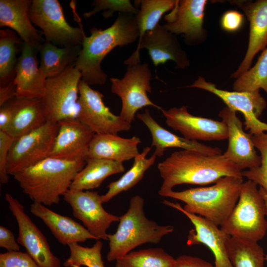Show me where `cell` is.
I'll use <instances>...</instances> for the list:
<instances>
[{
	"instance_id": "6da1fadb",
	"label": "cell",
	"mask_w": 267,
	"mask_h": 267,
	"mask_svg": "<svg viewBox=\"0 0 267 267\" xmlns=\"http://www.w3.org/2000/svg\"><path fill=\"white\" fill-rule=\"evenodd\" d=\"M158 169L163 179L158 191L161 196L179 184L204 185L224 177H243L242 171L222 154L208 155L190 150L173 152L158 163Z\"/></svg>"
},
{
	"instance_id": "7a4b0ae2",
	"label": "cell",
	"mask_w": 267,
	"mask_h": 267,
	"mask_svg": "<svg viewBox=\"0 0 267 267\" xmlns=\"http://www.w3.org/2000/svg\"><path fill=\"white\" fill-rule=\"evenodd\" d=\"M90 35L84 36L82 49L75 62L81 80L90 85H102L107 75L101 68L105 56L117 46L127 45L139 38L135 15L120 13L112 25L105 29L92 28Z\"/></svg>"
},
{
	"instance_id": "3957f363",
	"label": "cell",
	"mask_w": 267,
	"mask_h": 267,
	"mask_svg": "<svg viewBox=\"0 0 267 267\" xmlns=\"http://www.w3.org/2000/svg\"><path fill=\"white\" fill-rule=\"evenodd\" d=\"M84 161H68L49 157L13 176L23 192L33 202L45 206L58 204L70 189Z\"/></svg>"
},
{
	"instance_id": "277c9868",
	"label": "cell",
	"mask_w": 267,
	"mask_h": 267,
	"mask_svg": "<svg viewBox=\"0 0 267 267\" xmlns=\"http://www.w3.org/2000/svg\"><path fill=\"white\" fill-rule=\"evenodd\" d=\"M243 178L222 177L213 185L191 188L181 191L173 190L163 197L184 202L187 212L201 216L218 226L228 219L239 198Z\"/></svg>"
},
{
	"instance_id": "5b68a950",
	"label": "cell",
	"mask_w": 267,
	"mask_h": 267,
	"mask_svg": "<svg viewBox=\"0 0 267 267\" xmlns=\"http://www.w3.org/2000/svg\"><path fill=\"white\" fill-rule=\"evenodd\" d=\"M144 204L142 197L133 196L127 212L119 217L116 231L108 234V261H116L144 243L157 244L174 231L172 225H160L147 219L143 210Z\"/></svg>"
},
{
	"instance_id": "8992f818",
	"label": "cell",
	"mask_w": 267,
	"mask_h": 267,
	"mask_svg": "<svg viewBox=\"0 0 267 267\" xmlns=\"http://www.w3.org/2000/svg\"><path fill=\"white\" fill-rule=\"evenodd\" d=\"M257 185L249 179L243 182L234 208L220 226L227 236L255 242L265 236L267 208Z\"/></svg>"
},
{
	"instance_id": "52a82bcc",
	"label": "cell",
	"mask_w": 267,
	"mask_h": 267,
	"mask_svg": "<svg viewBox=\"0 0 267 267\" xmlns=\"http://www.w3.org/2000/svg\"><path fill=\"white\" fill-rule=\"evenodd\" d=\"M81 78L74 63L60 74L47 79L42 100L47 121L59 123L77 119Z\"/></svg>"
},
{
	"instance_id": "ba28073f",
	"label": "cell",
	"mask_w": 267,
	"mask_h": 267,
	"mask_svg": "<svg viewBox=\"0 0 267 267\" xmlns=\"http://www.w3.org/2000/svg\"><path fill=\"white\" fill-rule=\"evenodd\" d=\"M151 71L147 63L140 62L127 65L126 72L122 79L111 78V92L118 95L122 101L120 116L131 124L137 112L146 106L162 108L153 103L147 95L151 93Z\"/></svg>"
},
{
	"instance_id": "9c48e42d",
	"label": "cell",
	"mask_w": 267,
	"mask_h": 267,
	"mask_svg": "<svg viewBox=\"0 0 267 267\" xmlns=\"http://www.w3.org/2000/svg\"><path fill=\"white\" fill-rule=\"evenodd\" d=\"M32 23L42 30L45 41L61 47L82 45L85 34L66 20L57 0H33L29 10Z\"/></svg>"
},
{
	"instance_id": "30bf717a",
	"label": "cell",
	"mask_w": 267,
	"mask_h": 267,
	"mask_svg": "<svg viewBox=\"0 0 267 267\" xmlns=\"http://www.w3.org/2000/svg\"><path fill=\"white\" fill-rule=\"evenodd\" d=\"M59 127V123L47 121L39 128L14 139L9 153L8 175L13 176L49 157Z\"/></svg>"
},
{
	"instance_id": "8fae6325",
	"label": "cell",
	"mask_w": 267,
	"mask_h": 267,
	"mask_svg": "<svg viewBox=\"0 0 267 267\" xmlns=\"http://www.w3.org/2000/svg\"><path fill=\"white\" fill-rule=\"evenodd\" d=\"M79 112L77 120L95 134H118L130 130L131 124L114 114L103 102V94L81 80L79 84Z\"/></svg>"
},
{
	"instance_id": "7c38bea8",
	"label": "cell",
	"mask_w": 267,
	"mask_h": 267,
	"mask_svg": "<svg viewBox=\"0 0 267 267\" xmlns=\"http://www.w3.org/2000/svg\"><path fill=\"white\" fill-rule=\"evenodd\" d=\"M188 88H195L210 92L235 111L242 113L244 117V125L252 135L267 132V124L259 118L266 108L267 102L260 93V90L254 91H228L221 89L202 77L199 78Z\"/></svg>"
},
{
	"instance_id": "4fadbf2b",
	"label": "cell",
	"mask_w": 267,
	"mask_h": 267,
	"mask_svg": "<svg viewBox=\"0 0 267 267\" xmlns=\"http://www.w3.org/2000/svg\"><path fill=\"white\" fill-rule=\"evenodd\" d=\"M63 199L71 207L74 217L91 235L97 240H108L107 230L112 222H119V217L104 209L97 192L70 189Z\"/></svg>"
},
{
	"instance_id": "5bb4252c",
	"label": "cell",
	"mask_w": 267,
	"mask_h": 267,
	"mask_svg": "<svg viewBox=\"0 0 267 267\" xmlns=\"http://www.w3.org/2000/svg\"><path fill=\"white\" fill-rule=\"evenodd\" d=\"M5 200L17 223L19 244L41 267H61L60 259L53 254L46 237L25 212L23 205L8 193Z\"/></svg>"
},
{
	"instance_id": "9a60e30c",
	"label": "cell",
	"mask_w": 267,
	"mask_h": 267,
	"mask_svg": "<svg viewBox=\"0 0 267 267\" xmlns=\"http://www.w3.org/2000/svg\"><path fill=\"white\" fill-rule=\"evenodd\" d=\"M145 48L155 67L167 61H174L178 68L184 69L189 66L186 52L180 44L176 35L158 24L153 30L146 32L138 41L136 50L126 60L128 65L140 62V50Z\"/></svg>"
},
{
	"instance_id": "2e32d148",
	"label": "cell",
	"mask_w": 267,
	"mask_h": 267,
	"mask_svg": "<svg viewBox=\"0 0 267 267\" xmlns=\"http://www.w3.org/2000/svg\"><path fill=\"white\" fill-rule=\"evenodd\" d=\"M161 111L167 125L179 131L187 139L198 141L227 139V127L223 121L192 115L184 106L167 110L162 109Z\"/></svg>"
},
{
	"instance_id": "e0dca14e",
	"label": "cell",
	"mask_w": 267,
	"mask_h": 267,
	"mask_svg": "<svg viewBox=\"0 0 267 267\" xmlns=\"http://www.w3.org/2000/svg\"><path fill=\"white\" fill-rule=\"evenodd\" d=\"M162 203L185 215L194 226L187 236V245L204 244L212 252L215 267H234L228 255L226 239L227 236L219 227L204 218L186 211L178 203L164 199Z\"/></svg>"
},
{
	"instance_id": "ac0fdd59",
	"label": "cell",
	"mask_w": 267,
	"mask_h": 267,
	"mask_svg": "<svg viewBox=\"0 0 267 267\" xmlns=\"http://www.w3.org/2000/svg\"><path fill=\"white\" fill-rule=\"evenodd\" d=\"M219 116L226 124L228 131V146L222 155L241 171L259 166L261 158L255 150L253 135L244 132L236 112L225 107L220 112Z\"/></svg>"
},
{
	"instance_id": "d6986e66",
	"label": "cell",
	"mask_w": 267,
	"mask_h": 267,
	"mask_svg": "<svg viewBox=\"0 0 267 267\" xmlns=\"http://www.w3.org/2000/svg\"><path fill=\"white\" fill-rule=\"evenodd\" d=\"M206 0H178L165 15L164 27L170 33L183 34L188 43L201 41L205 36L203 27Z\"/></svg>"
},
{
	"instance_id": "ffe728a7",
	"label": "cell",
	"mask_w": 267,
	"mask_h": 267,
	"mask_svg": "<svg viewBox=\"0 0 267 267\" xmlns=\"http://www.w3.org/2000/svg\"><path fill=\"white\" fill-rule=\"evenodd\" d=\"M59 125L49 157L68 161L87 162L89 159V145L95 133L77 119L61 121Z\"/></svg>"
},
{
	"instance_id": "44dd1931",
	"label": "cell",
	"mask_w": 267,
	"mask_h": 267,
	"mask_svg": "<svg viewBox=\"0 0 267 267\" xmlns=\"http://www.w3.org/2000/svg\"><path fill=\"white\" fill-rule=\"evenodd\" d=\"M250 23L247 50L243 60L231 77L237 79L251 67L259 52L267 47V0L237 2Z\"/></svg>"
},
{
	"instance_id": "7402d4cb",
	"label": "cell",
	"mask_w": 267,
	"mask_h": 267,
	"mask_svg": "<svg viewBox=\"0 0 267 267\" xmlns=\"http://www.w3.org/2000/svg\"><path fill=\"white\" fill-rule=\"evenodd\" d=\"M39 51L35 46L23 42L14 79L17 98L42 99L44 95L47 79L40 69Z\"/></svg>"
},
{
	"instance_id": "603a6c76",
	"label": "cell",
	"mask_w": 267,
	"mask_h": 267,
	"mask_svg": "<svg viewBox=\"0 0 267 267\" xmlns=\"http://www.w3.org/2000/svg\"><path fill=\"white\" fill-rule=\"evenodd\" d=\"M31 0H0V26L16 32L22 41L39 50L45 41L34 27L29 16Z\"/></svg>"
},
{
	"instance_id": "cb8c5ba5",
	"label": "cell",
	"mask_w": 267,
	"mask_h": 267,
	"mask_svg": "<svg viewBox=\"0 0 267 267\" xmlns=\"http://www.w3.org/2000/svg\"><path fill=\"white\" fill-rule=\"evenodd\" d=\"M30 211L44 222L63 245L85 242L88 239L97 240L86 227L72 218L60 215L42 204L33 202Z\"/></svg>"
},
{
	"instance_id": "d4e9b609",
	"label": "cell",
	"mask_w": 267,
	"mask_h": 267,
	"mask_svg": "<svg viewBox=\"0 0 267 267\" xmlns=\"http://www.w3.org/2000/svg\"><path fill=\"white\" fill-rule=\"evenodd\" d=\"M136 116L149 130L152 137L151 146L155 147L153 154L157 157H162L165 151L171 147L196 151L208 155L222 154V150L219 147L190 140L167 130L154 119L148 109L142 113H137Z\"/></svg>"
},
{
	"instance_id": "484cf974",
	"label": "cell",
	"mask_w": 267,
	"mask_h": 267,
	"mask_svg": "<svg viewBox=\"0 0 267 267\" xmlns=\"http://www.w3.org/2000/svg\"><path fill=\"white\" fill-rule=\"evenodd\" d=\"M141 142L135 136L123 138L118 134H95L89 145V157L123 163L140 153L138 146Z\"/></svg>"
},
{
	"instance_id": "4316f807",
	"label": "cell",
	"mask_w": 267,
	"mask_h": 267,
	"mask_svg": "<svg viewBox=\"0 0 267 267\" xmlns=\"http://www.w3.org/2000/svg\"><path fill=\"white\" fill-rule=\"evenodd\" d=\"M47 122L42 99L17 98L15 113L5 132L16 139Z\"/></svg>"
},
{
	"instance_id": "83f0119b",
	"label": "cell",
	"mask_w": 267,
	"mask_h": 267,
	"mask_svg": "<svg viewBox=\"0 0 267 267\" xmlns=\"http://www.w3.org/2000/svg\"><path fill=\"white\" fill-rule=\"evenodd\" d=\"M123 163L106 159L89 158L76 175L70 189L89 190L98 188L108 177L124 172Z\"/></svg>"
},
{
	"instance_id": "f1b7e54d",
	"label": "cell",
	"mask_w": 267,
	"mask_h": 267,
	"mask_svg": "<svg viewBox=\"0 0 267 267\" xmlns=\"http://www.w3.org/2000/svg\"><path fill=\"white\" fill-rule=\"evenodd\" d=\"M81 49L82 45L61 47L45 40L39 50L41 71L46 79L60 74L75 63Z\"/></svg>"
},
{
	"instance_id": "f546056e",
	"label": "cell",
	"mask_w": 267,
	"mask_h": 267,
	"mask_svg": "<svg viewBox=\"0 0 267 267\" xmlns=\"http://www.w3.org/2000/svg\"><path fill=\"white\" fill-rule=\"evenodd\" d=\"M150 150L151 147H145L134 158L132 167L119 179L109 184L107 191L101 195L103 203L109 202L120 193L130 190L142 179L145 172L153 165L157 158L154 154L146 158Z\"/></svg>"
},
{
	"instance_id": "4dcf8cb0",
	"label": "cell",
	"mask_w": 267,
	"mask_h": 267,
	"mask_svg": "<svg viewBox=\"0 0 267 267\" xmlns=\"http://www.w3.org/2000/svg\"><path fill=\"white\" fill-rule=\"evenodd\" d=\"M23 44L12 30H0V87L14 80L18 61L16 55L22 51Z\"/></svg>"
},
{
	"instance_id": "1f68e13d",
	"label": "cell",
	"mask_w": 267,
	"mask_h": 267,
	"mask_svg": "<svg viewBox=\"0 0 267 267\" xmlns=\"http://www.w3.org/2000/svg\"><path fill=\"white\" fill-rule=\"evenodd\" d=\"M226 246L234 267H264V250L258 242L227 236Z\"/></svg>"
},
{
	"instance_id": "d6a6232c",
	"label": "cell",
	"mask_w": 267,
	"mask_h": 267,
	"mask_svg": "<svg viewBox=\"0 0 267 267\" xmlns=\"http://www.w3.org/2000/svg\"><path fill=\"white\" fill-rule=\"evenodd\" d=\"M176 259L161 248L131 251L116 261L115 267H175Z\"/></svg>"
},
{
	"instance_id": "836d02e7",
	"label": "cell",
	"mask_w": 267,
	"mask_h": 267,
	"mask_svg": "<svg viewBox=\"0 0 267 267\" xmlns=\"http://www.w3.org/2000/svg\"><path fill=\"white\" fill-rule=\"evenodd\" d=\"M135 1L140 6V9L135 15L139 41L146 32L153 30L159 24L166 12L173 8L177 0H141Z\"/></svg>"
},
{
	"instance_id": "e575fe53",
	"label": "cell",
	"mask_w": 267,
	"mask_h": 267,
	"mask_svg": "<svg viewBox=\"0 0 267 267\" xmlns=\"http://www.w3.org/2000/svg\"><path fill=\"white\" fill-rule=\"evenodd\" d=\"M252 68L238 78L233 84L234 90L254 91L263 89L267 94V47Z\"/></svg>"
},
{
	"instance_id": "d590c367",
	"label": "cell",
	"mask_w": 267,
	"mask_h": 267,
	"mask_svg": "<svg viewBox=\"0 0 267 267\" xmlns=\"http://www.w3.org/2000/svg\"><path fill=\"white\" fill-rule=\"evenodd\" d=\"M102 242L96 240L90 247H84L78 243L68 245L69 257L64 262L65 267H105L102 259Z\"/></svg>"
},
{
	"instance_id": "8d00e7d4",
	"label": "cell",
	"mask_w": 267,
	"mask_h": 267,
	"mask_svg": "<svg viewBox=\"0 0 267 267\" xmlns=\"http://www.w3.org/2000/svg\"><path fill=\"white\" fill-rule=\"evenodd\" d=\"M254 146L260 152L259 166L242 171V176L262 187L267 193V132L252 135Z\"/></svg>"
},
{
	"instance_id": "74e56055",
	"label": "cell",
	"mask_w": 267,
	"mask_h": 267,
	"mask_svg": "<svg viewBox=\"0 0 267 267\" xmlns=\"http://www.w3.org/2000/svg\"><path fill=\"white\" fill-rule=\"evenodd\" d=\"M93 4L94 7L92 10L84 13V18H88L102 10L104 18L111 17L115 12L136 15L139 11L129 0H96Z\"/></svg>"
},
{
	"instance_id": "f35d334b",
	"label": "cell",
	"mask_w": 267,
	"mask_h": 267,
	"mask_svg": "<svg viewBox=\"0 0 267 267\" xmlns=\"http://www.w3.org/2000/svg\"><path fill=\"white\" fill-rule=\"evenodd\" d=\"M0 267H41L27 252L7 251L0 254Z\"/></svg>"
},
{
	"instance_id": "ab89813d",
	"label": "cell",
	"mask_w": 267,
	"mask_h": 267,
	"mask_svg": "<svg viewBox=\"0 0 267 267\" xmlns=\"http://www.w3.org/2000/svg\"><path fill=\"white\" fill-rule=\"evenodd\" d=\"M14 139L6 132L0 131V182L6 184L9 180L7 164L10 149Z\"/></svg>"
},
{
	"instance_id": "60d3db41",
	"label": "cell",
	"mask_w": 267,
	"mask_h": 267,
	"mask_svg": "<svg viewBox=\"0 0 267 267\" xmlns=\"http://www.w3.org/2000/svg\"><path fill=\"white\" fill-rule=\"evenodd\" d=\"M244 22L243 14L235 10H229L222 16L221 26L225 31L235 32L242 27Z\"/></svg>"
},
{
	"instance_id": "b9f144b4",
	"label": "cell",
	"mask_w": 267,
	"mask_h": 267,
	"mask_svg": "<svg viewBox=\"0 0 267 267\" xmlns=\"http://www.w3.org/2000/svg\"><path fill=\"white\" fill-rule=\"evenodd\" d=\"M17 102L15 97L0 106V131L5 132L10 125L15 113Z\"/></svg>"
},
{
	"instance_id": "7bdbcfd3",
	"label": "cell",
	"mask_w": 267,
	"mask_h": 267,
	"mask_svg": "<svg viewBox=\"0 0 267 267\" xmlns=\"http://www.w3.org/2000/svg\"><path fill=\"white\" fill-rule=\"evenodd\" d=\"M0 247L7 251H18L20 246L12 232L7 227L0 226Z\"/></svg>"
},
{
	"instance_id": "ee69618b",
	"label": "cell",
	"mask_w": 267,
	"mask_h": 267,
	"mask_svg": "<svg viewBox=\"0 0 267 267\" xmlns=\"http://www.w3.org/2000/svg\"><path fill=\"white\" fill-rule=\"evenodd\" d=\"M175 267H215L208 262L198 257L181 255L176 259Z\"/></svg>"
},
{
	"instance_id": "f6af8a7d",
	"label": "cell",
	"mask_w": 267,
	"mask_h": 267,
	"mask_svg": "<svg viewBox=\"0 0 267 267\" xmlns=\"http://www.w3.org/2000/svg\"><path fill=\"white\" fill-rule=\"evenodd\" d=\"M16 87L14 80L7 85L0 87V106L16 97Z\"/></svg>"
},
{
	"instance_id": "bcb514c9",
	"label": "cell",
	"mask_w": 267,
	"mask_h": 267,
	"mask_svg": "<svg viewBox=\"0 0 267 267\" xmlns=\"http://www.w3.org/2000/svg\"><path fill=\"white\" fill-rule=\"evenodd\" d=\"M259 189L265 200L266 206L267 208V193L262 187H260ZM265 259L266 260H267V255L265 256Z\"/></svg>"
}]
</instances>
